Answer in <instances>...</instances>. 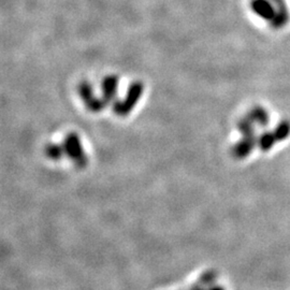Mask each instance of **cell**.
<instances>
[{
  "label": "cell",
  "instance_id": "cell-4",
  "mask_svg": "<svg viewBox=\"0 0 290 290\" xmlns=\"http://www.w3.org/2000/svg\"><path fill=\"white\" fill-rule=\"evenodd\" d=\"M117 89H118V78L114 74L107 75L101 82V93L102 99L105 104H114L117 99Z\"/></svg>",
  "mask_w": 290,
  "mask_h": 290
},
{
  "label": "cell",
  "instance_id": "cell-3",
  "mask_svg": "<svg viewBox=\"0 0 290 290\" xmlns=\"http://www.w3.org/2000/svg\"><path fill=\"white\" fill-rule=\"evenodd\" d=\"M79 94L81 99L84 102L85 106L90 112L94 113H99L101 111H104L107 104L104 102V100L102 99V97H97L96 94L94 93L93 86L88 83L87 81H83L81 82L79 85Z\"/></svg>",
  "mask_w": 290,
  "mask_h": 290
},
{
  "label": "cell",
  "instance_id": "cell-5",
  "mask_svg": "<svg viewBox=\"0 0 290 290\" xmlns=\"http://www.w3.org/2000/svg\"><path fill=\"white\" fill-rule=\"evenodd\" d=\"M45 154L50 159L58 161L62 159L63 155H66V152H64L63 145L57 143H48L45 146Z\"/></svg>",
  "mask_w": 290,
  "mask_h": 290
},
{
  "label": "cell",
  "instance_id": "cell-2",
  "mask_svg": "<svg viewBox=\"0 0 290 290\" xmlns=\"http://www.w3.org/2000/svg\"><path fill=\"white\" fill-rule=\"evenodd\" d=\"M64 152L79 169H84L88 164L87 154L85 153L81 139L75 132L68 133L63 140Z\"/></svg>",
  "mask_w": 290,
  "mask_h": 290
},
{
  "label": "cell",
  "instance_id": "cell-1",
  "mask_svg": "<svg viewBox=\"0 0 290 290\" xmlns=\"http://www.w3.org/2000/svg\"><path fill=\"white\" fill-rule=\"evenodd\" d=\"M144 91V85L140 81H136L130 84L128 87L126 96L124 97V99L117 100L114 104H113V111L116 115L121 117H125L130 114L132 110L136 107L138 102L141 99Z\"/></svg>",
  "mask_w": 290,
  "mask_h": 290
}]
</instances>
